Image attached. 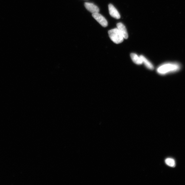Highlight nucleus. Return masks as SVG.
Segmentation results:
<instances>
[{
  "label": "nucleus",
  "instance_id": "nucleus-9",
  "mask_svg": "<svg viewBox=\"0 0 185 185\" xmlns=\"http://www.w3.org/2000/svg\"><path fill=\"white\" fill-rule=\"evenodd\" d=\"M166 164L171 167H174L175 166V162L174 159L168 158L165 160Z\"/></svg>",
  "mask_w": 185,
  "mask_h": 185
},
{
  "label": "nucleus",
  "instance_id": "nucleus-8",
  "mask_svg": "<svg viewBox=\"0 0 185 185\" xmlns=\"http://www.w3.org/2000/svg\"><path fill=\"white\" fill-rule=\"evenodd\" d=\"M131 59L133 61L138 65H141L143 64L142 61L141 59L140 56L135 53H132L130 55Z\"/></svg>",
  "mask_w": 185,
  "mask_h": 185
},
{
  "label": "nucleus",
  "instance_id": "nucleus-1",
  "mask_svg": "<svg viewBox=\"0 0 185 185\" xmlns=\"http://www.w3.org/2000/svg\"><path fill=\"white\" fill-rule=\"evenodd\" d=\"M181 68L179 64L176 63H167L159 66L157 72L159 75H164L178 72Z\"/></svg>",
  "mask_w": 185,
  "mask_h": 185
},
{
  "label": "nucleus",
  "instance_id": "nucleus-6",
  "mask_svg": "<svg viewBox=\"0 0 185 185\" xmlns=\"http://www.w3.org/2000/svg\"><path fill=\"white\" fill-rule=\"evenodd\" d=\"M117 28L122 34L124 39H127L128 38V35L127 30L124 25L122 23H118L117 25Z\"/></svg>",
  "mask_w": 185,
  "mask_h": 185
},
{
  "label": "nucleus",
  "instance_id": "nucleus-7",
  "mask_svg": "<svg viewBox=\"0 0 185 185\" xmlns=\"http://www.w3.org/2000/svg\"><path fill=\"white\" fill-rule=\"evenodd\" d=\"M142 61L143 64L148 68L150 70H153L154 69V66L153 64L143 55L140 56Z\"/></svg>",
  "mask_w": 185,
  "mask_h": 185
},
{
  "label": "nucleus",
  "instance_id": "nucleus-5",
  "mask_svg": "<svg viewBox=\"0 0 185 185\" xmlns=\"http://www.w3.org/2000/svg\"><path fill=\"white\" fill-rule=\"evenodd\" d=\"M109 14L111 16L116 19H119L120 18V15L116 8L111 4L109 5Z\"/></svg>",
  "mask_w": 185,
  "mask_h": 185
},
{
  "label": "nucleus",
  "instance_id": "nucleus-4",
  "mask_svg": "<svg viewBox=\"0 0 185 185\" xmlns=\"http://www.w3.org/2000/svg\"><path fill=\"white\" fill-rule=\"evenodd\" d=\"M84 5L86 8L92 14L98 13L100 11V9L97 6L92 3L85 2Z\"/></svg>",
  "mask_w": 185,
  "mask_h": 185
},
{
  "label": "nucleus",
  "instance_id": "nucleus-2",
  "mask_svg": "<svg viewBox=\"0 0 185 185\" xmlns=\"http://www.w3.org/2000/svg\"><path fill=\"white\" fill-rule=\"evenodd\" d=\"M108 33L110 39L116 44H120L124 40L122 34L117 28L109 31Z\"/></svg>",
  "mask_w": 185,
  "mask_h": 185
},
{
  "label": "nucleus",
  "instance_id": "nucleus-3",
  "mask_svg": "<svg viewBox=\"0 0 185 185\" xmlns=\"http://www.w3.org/2000/svg\"><path fill=\"white\" fill-rule=\"evenodd\" d=\"M92 16L101 26L106 27L108 26L107 21L102 15L98 13L92 14Z\"/></svg>",
  "mask_w": 185,
  "mask_h": 185
}]
</instances>
